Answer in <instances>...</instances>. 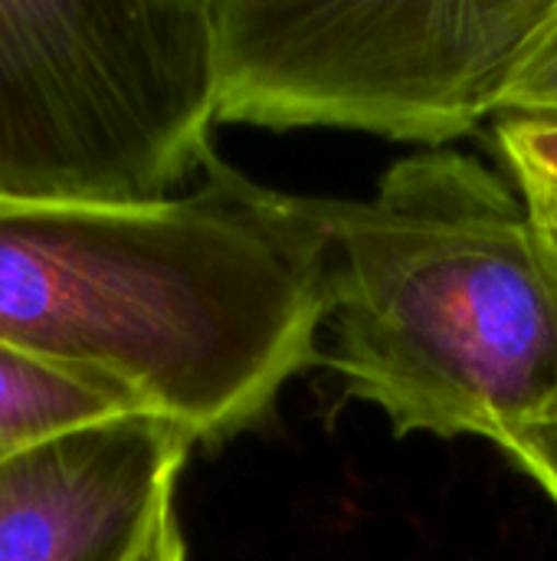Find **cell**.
Segmentation results:
<instances>
[{
    "instance_id": "11",
    "label": "cell",
    "mask_w": 557,
    "mask_h": 561,
    "mask_svg": "<svg viewBox=\"0 0 557 561\" xmlns=\"http://www.w3.org/2000/svg\"><path fill=\"white\" fill-rule=\"evenodd\" d=\"M538 237H542V250H545V260H548L552 276H555V283H557V237H548V233H542V230H538ZM552 421H557V414L552 417Z\"/></svg>"
},
{
    "instance_id": "10",
    "label": "cell",
    "mask_w": 557,
    "mask_h": 561,
    "mask_svg": "<svg viewBox=\"0 0 557 561\" xmlns=\"http://www.w3.org/2000/svg\"><path fill=\"white\" fill-rule=\"evenodd\" d=\"M135 561H187L184 536H181V526H177L174 513H167L154 526V533L148 536V542L141 546V552H138Z\"/></svg>"
},
{
    "instance_id": "6",
    "label": "cell",
    "mask_w": 557,
    "mask_h": 561,
    "mask_svg": "<svg viewBox=\"0 0 557 561\" xmlns=\"http://www.w3.org/2000/svg\"><path fill=\"white\" fill-rule=\"evenodd\" d=\"M135 411L121 394L0 345V463L76 427Z\"/></svg>"
},
{
    "instance_id": "3",
    "label": "cell",
    "mask_w": 557,
    "mask_h": 561,
    "mask_svg": "<svg viewBox=\"0 0 557 561\" xmlns=\"http://www.w3.org/2000/svg\"><path fill=\"white\" fill-rule=\"evenodd\" d=\"M217 102L213 0H0V201L181 197Z\"/></svg>"
},
{
    "instance_id": "8",
    "label": "cell",
    "mask_w": 557,
    "mask_h": 561,
    "mask_svg": "<svg viewBox=\"0 0 557 561\" xmlns=\"http://www.w3.org/2000/svg\"><path fill=\"white\" fill-rule=\"evenodd\" d=\"M509 115H545L557 118V20L532 49L522 66L515 89L506 105Z\"/></svg>"
},
{
    "instance_id": "9",
    "label": "cell",
    "mask_w": 557,
    "mask_h": 561,
    "mask_svg": "<svg viewBox=\"0 0 557 561\" xmlns=\"http://www.w3.org/2000/svg\"><path fill=\"white\" fill-rule=\"evenodd\" d=\"M532 483L545 490V496L557 510V421L535 424L522 431L506 450H502Z\"/></svg>"
},
{
    "instance_id": "7",
    "label": "cell",
    "mask_w": 557,
    "mask_h": 561,
    "mask_svg": "<svg viewBox=\"0 0 557 561\" xmlns=\"http://www.w3.org/2000/svg\"><path fill=\"white\" fill-rule=\"evenodd\" d=\"M496 148L535 227L557 237V118L506 115L496 125Z\"/></svg>"
},
{
    "instance_id": "2",
    "label": "cell",
    "mask_w": 557,
    "mask_h": 561,
    "mask_svg": "<svg viewBox=\"0 0 557 561\" xmlns=\"http://www.w3.org/2000/svg\"><path fill=\"white\" fill-rule=\"evenodd\" d=\"M325 240L322 365L394 434L506 450L557 414V283L538 227L460 151L397 161L364 201L309 197Z\"/></svg>"
},
{
    "instance_id": "1",
    "label": "cell",
    "mask_w": 557,
    "mask_h": 561,
    "mask_svg": "<svg viewBox=\"0 0 557 561\" xmlns=\"http://www.w3.org/2000/svg\"><path fill=\"white\" fill-rule=\"evenodd\" d=\"M309 197L220 158L161 204L0 201V345L95 381L194 444L263 424L322 362Z\"/></svg>"
},
{
    "instance_id": "5",
    "label": "cell",
    "mask_w": 557,
    "mask_h": 561,
    "mask_svg": "<svg viewBox=\"0 0 557 561\" xmlns=\"http://www.w3.org/2000/svg\"><path fill=\"white\" fill-rule=\"evenodd\" d=\"M194 437L151 414L56 434L0 463V561H135L174 513Z\"/></svg>"
},
{
    "instance_id": "4",
    "label": "cell",
    "mask_w": 557,
    "mask_h": 561,
    "mask_svg": "<svg viewBox=\"0 0 557 561\" xmlns=\"http://www.w3.org/2000/svg\"><path fill=\"white\" fill-rule=\"evenodd\" d=\"M557 0H213L217 122L446 145L506 112Z\"/></svg>"
}]
</instances>
